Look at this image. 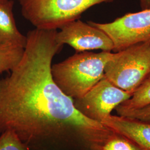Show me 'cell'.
<instances>
[{
    "label": "cell",
    "instance_id": "cell-1",
    "mask_svg": "<svg viewBox=\"0 0 150 150\" xmlns=\"http://www.w3.org/2000/svg\"><path fill=\"white\" fill-rule=\"evenodd\" d=\"M58 51L29 42L0 80V134L12 131L28 150H94L112 130L81 113L56 84L51 66Z\"/></svg>",
    "mask_w": 150,
    "mask_h": 150
},
{
    "label": "cell",
    "instance_id": "cell-2",
    "mask_svg": "<svg viewBox=\"0 0 150 150\" xmlns=\"http://www.w3.org/2000/svg\"><path fill=\"white\" fill-rule=\"evenodd\" d=\"M111 52H76L51 66L54 82L66 95L74 99L83 96L105 76L104 69Z\"/></svg>",
    "mask_w": 150,
    "mask_h": 150
},
{
    "label": "cell",
    "instance_id": "cell-3",
    "mask_svg": "<svg viewBox=\"0 0 150 150\" xmlns=\"http://www.w3.org/2000/svg\"><path fill=\"white\" fill-rule=\"evenodd\" d=\"M115 0H20L23 17L37 28L57 30L94 6Z\"/></svg>",
    "mask_w": 150,
    "mask_h": 150
},
{
    "label": "cell",
    "instance_id": "cell-4",
    "mask_svg": "<svg viewBox=\"0 0 150 150\" xmlns=\"http://www.w3.org/2000/svg\"><path fill=\"white\" fill-rule=\"evenodd\" d=\"M104 74L115 86L132 95L150 75V43L136 44L113 53Z\"/></svg>",
    "mask_w": 150,
    "mask_h": 150
},
{
    "label": "cell",
    "instance_id": "cell-5",
    "mask_svg": "<svg viewBox=\"0 0 150 150\" xmlns=\"http://www.w3.org/2000/svg\"><path fill=\"white\" fill-rule=\"evenodd\" d=\"M88 23L110 38L115 52L136 44L150 43V8L127 13L109 23Z\"/></svg>",
    "mask_w": 150,
    "mask_h": 150
},
{
    "label": "cell",
    "instance_id": "cell-6",
    "mask_svg": "<svg viewBox=\"0 0 150 150\" xmlns=\"http://www.w3.org/2000/svg\"><path fill=\"white\" fill-rule=\"evenodd\" d=\"M132 95L115 86L104 76L83 96L74 98V104L87 117L101 123L113 109Z\"/></svg>",
    "mask_w": 150,
    "mask_h": 150
},
{
    "label": "cell",
    "instance_id": "cell-7",
    "mask_svg": "<svg viewBox=\"0 0 150 150\" xmlns=\"http://www.w3.org/2000/svg\"><path fill=\"white\" fill-rule=\"evenodd\" d=\"M57 32L56 39L59 43L67 44L77 52L101 50L103 51H113L112 41L102 30L79 19L62 26Z\"/></svg>",
    "mask_w": 150,
    "mask_h": 150
},
{
    "label": "cell",
    "instance_id": "cell-8",
    "mask_svg": "<svg viewBox=\"0 0 150 150\" xmlns=\"http://www.w3.org/2000/svg\"><path fill=\"white\" fill-rule=\"evenodd\" d=\"M101 123L127 137L142 150H150V121L111 115Z\"/></svg>",
    "mask_w": 150,
    "mask_h": 150
},
{
    "label": "cell",
    "instance_id": "cell-9",
    "mask_svg": "<svg viewBox=\"0 0 150 150\" xmlns=\"http://www.w3.org/2000/svg\"><path fill=\"white\" fill-rule=\"evenodd\" d=\"M14 1H0V44H12L25 48L27 37L22 35L16 25L13 16Z\"/></svg>",
    "mask_w": 150,
    "mask_h": 150
},
{
    "label": "cell",
    "instance_id": "cell-10",
    "mask_svg": "<svg viewBox=\"0 0 150 150\" xmlns=\"http://www.w3.org/2000/svg\"><path fill=\"white\" fill-rule=\"evenodd\" d=\"M24 48L12 44H0V74L13 70L21 59Z\"/></svg>",
    "mask_w": 150,
    "mask_h": 150
},
{
    "label": "cell",
    "instance_id": "cell-11",
    "mask_svg": "<svg viewBox=\"0 0 150 150\" xmlns=\"http://www.w3.org/2000/svg\"><path fill=\"white\" fill-rule=\"evenodd\" d=\"M150 105V75L134 91L129 100L118 107L123 109H138Z\"/></svg>",
    "mask_w": 150,
    "mask_h": 150
},
{
    "label": "cell",
    "instance_id": "cell-12",
    "mask_svg": "<svg viewBox=\"0 0 150 150\" xmlns=\"http://www.w3.org/2000/svg\"><path fill=\"white\" fill-rule=\"evenodd\" d=\"M96 150H142L123 134L113 130Z\"/></svg>",
    "mask_w": 150,
    "mask_h": 150
},
{
    "label": "cell",
    "instance_id": "cell-13",
    "mask_svg": "<svg viewBox=\"0 0 150 150\" xmlns=\"http://www.w3.org/2000/svg\"><path fill=\"white\" fill-rule=\"evenodd\" d=\"M0 150H28L12 131L0 134Z\"/></svg>",
    "mask_w": 150,
    "mask_h": 150
},
{
    "label": "cell",
    "instance_id": "cell-14",
    "mask_svg": "<svg viewBox=\"0 0 150 150\" xmlns=\"http://www.w3.org/2000/svg\"><path fill=\"white\" fill-rule=\"evenodd\" d=\"M118 115L144 121H150V105L138 109H123L116 107L115 108Z\"/></svg>",
    "mask_w": 150,
    "mask_h": 150
},
{
    "label": "cell",
    "instance_id": "cell-15",
    "mask_svg": "<svg viewBox=\"0 0 150 150\" xmlns=\"http://www.w3.org/2000/svg\"><path fill=\"white\" fill-rule=\"evenodd\" d=\"M141 10L150 8V0H139Z\"/></svg>",
    "mask_w": 150,
    "mask_h": 150
},
{
    "label": "cell",
    "instance_id": "cell-16",
    "mask_svg": "<svg viewBox=\"0 0 150 150\" xmlns=\"http://www.w3.org/2000/svg\"><path fill=\"white\" fill-rule=\"evenodd\" d=\"M7 1V0H0V1Z\"/></svg>",
    "mask_w": 150,
    "mask_h": 150
}]
</instances>
